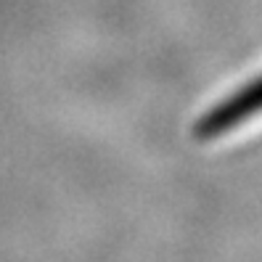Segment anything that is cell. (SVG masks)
<instances>
[{
  "instance_id": "1",
  "label": "cell",
  "mask_w": 262,
  "mask_h": 262,
  "mask_svg": "<svg viewBox=\"0 0 262 262\" xmlns=\"http://www.w3.org/2000/svg\"><path fill=\"white\" fill-rule=\"evenodd\" d=\"M262 114V77L252 80L246 88L236 90L233 96L220 101L214 109H209L196 125V135L202 141H214V138L230 135L233 130L244 127L246 122Z\"/></svg>"
}]
</instances>
